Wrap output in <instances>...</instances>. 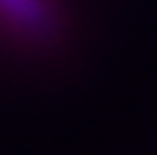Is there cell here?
Listing matches in <instances>:
<instances>
[{"instance_id":"obj_1","label":"cell","mask_w":157,"mask_h":155,"mask_svg":"<svg viewBox=\"0 0 157 155\" xmlns=\"http://www.w3.org/2000/svg\"><path fill=\"white\" fill-rule=\"evenodd\" d=\"M0 18L18 32L40 34L52 25L47 0H0Z\"/></svg>"}]
</instances>
